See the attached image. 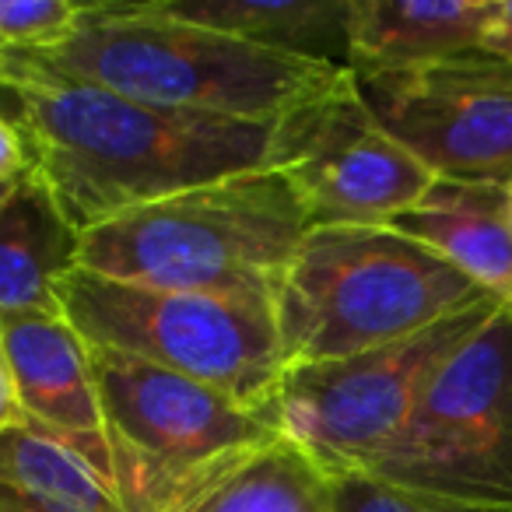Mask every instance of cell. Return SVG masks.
Masks as SVG:
<instances>
[{"mask_svg": "<svg viewBox=\"0 0 512 512\" xmlns=\"http://www.w3.org/2000/svg\"><path fill=\"white\" fill-rule=\"evenodd\" d=\"M505 225H509L512 235V183H505Z\"/></svg>", "mask_w": 512, "mask_h": 512, "instance_id": "cell-24", "label": "cell"}, {"mask_svg": "<svg viewBox=\"0 0 512 512\" xmlns=\"http://www.w3.org/2000/svg\"><path fill=\"white\" fill-rule=\"evenodd\" d=\"M0 512H36V509H32V505H25L15 491H8L4 484H0Z\"/></svg>", "mask_w": 512, "mask_h": 512, "instance_id": "cell-23", "label": "cell"}, {"mask_svg": "<svg viewBox=\"0 0 512 512\" xmlns=\"http://www.w3.org/2000/svg\"><path fill=\"white\" fill-rule=\"evenodd\" d=\"M0 334L29 425L57 435L113 481L92 351L78 330L64 316H8Z\"/></svg>", "mask_w": 512, "mask_h": 512, "instance_id": "cell-11", "label": "cell"}, {"mask_svg": "<svg viewBox=\"0 0 512 512\" xmlns=\"http://www.w3.org/2000/svg\"><path fill=\"white\" fill-rule=\"evenodd\" d=\"M477 50L512 64V0H495V11H491L488 25H484Z\"/></svg>", "mask_w": 512, "mask_h": 512, "instance_id": "cell-22", "label": "cell"}, {"mask_svg": "<svg viewBox=\"0 0 512 512\" xmlns=\"http://www.w3.org/2000/svg\"><path fill=\"white\" fill-rule=\"evenodd\" d=\"M92 351L113 484L127 512H179L278 439L271 418L225 393L116 351Z\"/></svg>", "mask_w": 512, "mask_h": 512, "instance_id": "cell-6", "label": "cell"}, {"mask_svg": "<svg viewBox=\"0 0 512 512\" xmlns=\"http://www.w3.org/2000/svg\"><path fill=\"white\" fill-rule=\"evenodd\" d=\"M81 232L50 183L29 169L0 204V320L60 316L57 285L78 267Z\"/></svg>", "mask_w": 512, "mask_h": 512, "instance_id": "cell-13", "label": "cell"}, {"mask_svg": "<svg viewBox=\"0 0 512 512\" xmlns=\"http://www.w3.org/2000/svg\"><path fill=\"white\" fill-rule=\"evenodd\" d=\"M165 18L344 67L348 0H148Z\"/></svg>", "mask_w": 512, "mask_h": 512, "instance_id": "cell-15", "label": "cell"}, {"mask_svg": "<svg viewBox=\"0 0 512 512\" xmlns=\"http://www.w3.org/2000/svg\"><path fill=\"white\" fill-rule=\"evenodd\" d=\"M29 169H32V155L25 148L22 134H18V127L8 116H0V183H15Z\"/></svg>", "mask_w": 512, "mask_h": 512, "instance_id": "cell-20", "label": "cell"}, {"mask_svg": "<svg viewBox=\"0 0 512 512\" xmlns=\"http://www.w3.org/2000/svg\"><path fill=\"white\" fill-rule=\"evenodd\" d=\"M379 123L439 179L512 183V64L481 50L355 78Z\"/></svg>", "mask_w": 512, "mask_h": 512, "instance_id": "cell-10", "label": "cell"}, {"mask_svg": "<svg viewBox=\"0 0 512 512\" xmlns=\"http://www.w3.org/2000/svg\"><path fill=\"white\" fill-rule=\"evenodd\" d=\"M60 316L88 348L116 351L267 414L285 379L274 309L221 295L130 285L74 267L57 285Z\"/></svg>", "mask_w": 512, "mask_h": 512, "instance_id": "cell-5", "label": "cell"}, {"mask_svg": "<svg viewBox=\"0 0 512 512\" xmlns=\"http://www.w3.org/2000/svg\"><path fill=\"white\" fill-rule=\"evenodd\" d=\"M22 425H29V418H25L22 397H18L15 369H11L8 348H4V334H0V435Z\"/></svg>", "mask_w": 512, "mask_h": 512, "instance_id": "cell-21", "label": "cell"}, {"mask_svg": "<svg viewBox=\"0 0 512 512\" xmlns=\"http://www.w3.org/2000/svg\"><path fill=\"white\" fill-rule=\"evenodd\" d=\"M390 228L439 253L491 299L512 306V235L505 225V183L439 179L428 197L393 218Z\"/></svg>", "mask_w": 512, "mask_h": 512, "instance_id": "cell-14", "label": "cell"}, {"mask_svg": "<svg viewBox=\"0 0 512 512\" xmlns=\"http://www.w3.org/2000/svg\"><path fill=\"white\" fill-rule=\"evenodd\" d=\"M498 306V299L474 302L404 341L285 372L267 411L274 432L327 477L365 474L407 425L446 358Z\"/></svg>", "mask_w": 512, "mask_h": 512, "instance_id": "cell-8", "label": "cell"}, {"mask_svg": "<svg viewBox=\"0 0 512 512\" xmlns=\"http://www.w3.org/2000/svg\"><path fill=\"white\" fill-rule=\"evenodd\" d=\"M330 481L334 477L278 435L179 512H334Z\"/></svg>", "mask_w": 512, "mask_h": 512, "instance_id": "cell-17", "label": "cell"}, {"mask_svg": "<svg viewBox=\"0 0 512 512\" xmlns=\"http://www.w3.org/2000/svg\"><path fill=\"white\" fill-rule=\"evenodd\" d=\"M495 0H348V67L355 78L481 46Z\"/></svg>", "mask_w": 512, "mask_h": 512, "instance_id": "cell-12", "label": "cell"}, {"mask_svg": "<svg viewBox=\"0 0 512 512\" xmlns=\"http://www.w3.org/2000/svg\"><path fill=\"white\" fill-rule=\"evenodd\" d=\"M0 95L32 169L78 232L130 207L267 165L274 123L218 120L127 99L0 50Z\"/></svg>", "mask_w": 512, "mask_h": 512, "instance_id": "cell-1", "label": "cell"}, {"mask_svg": "<svg viewBox=\"0 0 512 512\" xmlns=\"http://www.w3.org/2000/svg\"><path fill=\"white\" fill-rule=\"evenodd\" d=\"M330 502L334 512H512L498 505H470L453 498L421 495L397 484L376 481L369 474H348L330 481Z\"/></svg>", "mask_w": 512, "mask_h": 512, "instance_id": "cell-19", "label": "cell"}, {"mask_svg": "<svg viewBox=\"0 0 512 512\" xmlns=\"http://www.w3.org/2000/svg\"><path fill=\"white\" fill-rule=\"evenodd\" d=\"M488 292L390 225L309 228L274 295L285 372L404 341Z\"/></svg>", "mask_w": 512, "mask_h": 512, "instance_id": "cell-4", "label": "cell"}, {"mask_svg": "<svg viewBox=\"0 0 512 512\" xmlns=\"http://www.w3.org/2000/svg\"><path fill=\"white\" fill-rule=\"evenodd\" d=\"M29 57L148 106L242 123H274L348 74V67L165 18L148 0L85 4L64 43Z\"/></svg>", "mask_w": 512, "mask_h": 512, "instance_id": "cell-2", "label": "cell"}, {"mask_svg": "<svg viewBox=\"0 0 512 512\" xmlns=\"http://www.w3.org/2000/svg\"><path fill=\"white\" fill-rule=\"evenodd\" d=\"M11 186H15V183H0V204H4V200H8V193H11Z\"/></svg>", "mask_w": 512, "mask_h": 512, "instance_id": "cell-25", "label": "cell"}, {"mask_svg": "<svg viewBox=\"0 0 512 512\" xmlns=\"http://www.w3.org/2000/svg\"><path fill=\"white\" fill-rule=\"evenodd\" d=\"M267 169L292 186L313 228L390 225L439 183L372 116L351 71L274 120Z\"/></svg>", "mask_w": 512, "mask_h": 512, "instance_id": "cell-9", "label": "cell"}, {"mask_svg": "<svg viewBox=\"0 0 512 512\" xmlns=\"http://www.w3.org/2000/svg\"><path fill=\"white\" fill-rule=\"evenodd\" d=\"M85 4L74 0H0V50L39 53L78 29Z\"/></svg>", "mask_w": 512, "mask_h": 512, "instance_id": "cell-18", "label": "cell"}, {"mask_svg": "<svg viewBox=\"0 0 512 512\" xmlns=\"http://www.w3.org/2000/svg\"><path fill=\"white\" fill-rule=\"evenodd\" d=\"M0 484L36 512H127L102 470L36 425L0 435Z\"/></svg>", "mask_w": 512, "mask_h": 512, "instance_id": "cell-16", "label": "cell"}, {"mask_svg": "<svg viewBox=\"0 0 512 512\" xmlns=\"http://www.w3.org/2000/svg\"><path fill=\"white\" fill-rule=\"evenodd\" d=\"M369 477L421 495L512 509V306L446 358Z\"/></svg>", "mask_w": 512, "mask_h": 512, "instance_id": "cell-7", "label": "cell"}, {"mask_svg": "<svg viewBox=\"0 0 512 512\" xmlns=\"http://www.w3.org/2000/svg\"><path fill=\"white\" fill-rule=\"evenodd\" d=\"M309 228L292 186L264 165L99 221L81 232L78 267L274 309L281 274Z\"/></svg>", "mask_w": 512, "mask_h": 512, "instance_id": "cell-3", "label": "cell"}]
</instances>
